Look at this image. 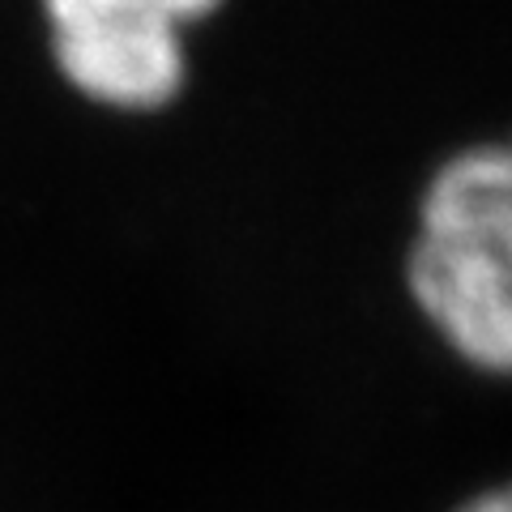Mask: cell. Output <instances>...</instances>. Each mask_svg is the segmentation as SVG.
Returning a JSON list of instances; mask_svg holds the SVG:
<instances>
[{"mask_svg": "<svg viewBox=\"0 0 512 512\" xmlns=\"http://www.w3.org/2000/svg\"><path fill=\"white\" fill-rule=\"evenodd\" d=\"M461 512H512V483L508 487H495L487 495H478V500L466 504Z\"/></svg>", "mask_w": 512, "mask_h": 512, "instance_id": "3957f363", "label": "cell"}, {"mask_svg": "<svg viewBox=\"0 0 512 512\" xmlns=\"http://www.w3.org/2000/svg\"><path fill=\"white\" fill-rule=\"evenodd\" d=\"M410 291L461 359L512 376V141L470 146L431 175Z\"/></svg>", "mask_w": 512, "mask_h": 512, "instance_id": "6da1fadb", "label": "cell"}, {"mask_svg": "<svg viewBox=\"0 0 512 512\" xmlns=\"http://www.w3.org/2000/svg\"><path fill=\"white\" fill-rule=\"evenodd\" d=\"M222 0H43L47 52L82 99L158 111L188 82L184 35Z\"/></svg>", "mask_w": 512, "mask_h": 512, "instance_id": "7a4b0ae2", "label": "cell"}]
</instances>
